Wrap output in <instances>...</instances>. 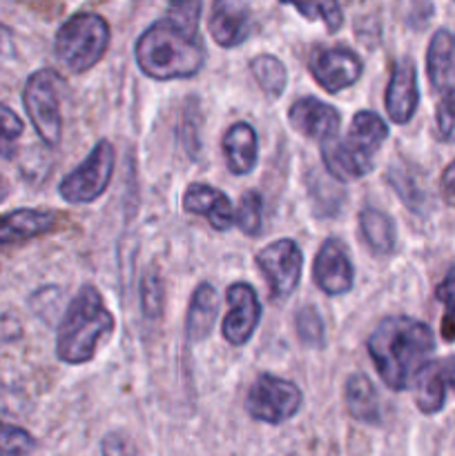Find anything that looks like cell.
Here are the masks:
<instances>
[{
    "mask_svg": "<svg viewBox=\"0 0 455 456\" xmlns=\"http://www.w3.org/2000/svg\"><path fill=\"white\" fill-rule=\"evenodd\" d=\"M435 350L431 328L410 316H388L368 338V354L379 377L391 390L413 386L415 374L428 363Z\"/></svg>",
    "mask_w": 455,
    "mask_h": 456,
    "instance_id": "6da1fadb",
    "label": "cell"
},
{
    "mask_svg": "<svg viewBox=\"0 0 455 456\" xmlns=\"http://www.w3.org/2000/svg\"><path fill=\"white\" fill-rule=\"evenodd\" d=\"M136 62L154 80L192 78L205 62L199 36L181 29L172 18L156 20L136 40Z\"/></svg>",
    "mask_w": 455,
    "mask_h": 456,
    "instance_id": "7a4b0ae2",
    "label": "cell"
},
{
    "mask_svg": "<svg viewBox=\"0 0 455 456\" xmlns=\"http://www.w3.org/2000/svg\"><path fill=\"white\" fill-rule=\"evenodd\" d=\"M114 330V316L92 285L80 288L58 325L56 354L62 363L80 365L92 361L98 341Z\"/></svg>",
    "mask_w": 455,
    "mask_h": 456,
    "instance_id": "3957f363",
    "label": "cell"
},
{
    "mask_svg": "<svg viewBox=\"0 0 455 456\" xmlns=\"http://www.w3.org/2000/svg\"><path fill=\"white\" fill-rule=\"evenodd\" d=\"M110 47V25L103 16L92 12L74 13L62 22L54 38V53L71 74L92 69Z\"/></svg>",
    "mask_w": 455,
    "mask_h": 456,
    "instance_id": "277c9868",
    "label": "cell"
},
{
    "mask_svg": "<svg viewBox=\"0 0 455 456\" xmlns=\"http://www.w3.org/2000/svg\"><path fill=\"white\" fill-rule=\"evenodd\" d=\"M58 76L52 69H38L27 78L22 89V105L34 125L40 141L56 147L62 136L61 94H58Z\"/></svg>",
    "mask_w": 455,
    "mask_h": 456,
    "instance_id": "5b68a950",
    "label": "cell"
},
{
    "mask_svg": "<svg viewBox=\"0 0 455 456\" xmlns=\"http://www.w3.org/2000/svg\"><path fill=\"white\" fill-rule=\"evenodd\" d=\"M114 165L116 151L112 142L98 141L87 159L61 181L58 191H61L62 200L71 205H85L96 200L110 185Z\"/></svg>",
    "mask_w": 455,
    "mask_h": 456,
    "instance_id": "8992f818",
    "label": "cell"
},
{
    "mask_svg": "<svg viewBox=\"0 0 455 456\" xmlns=\"http://www.w3.org/2000/svg\"><path fill=\"white\" fill-rule=\"evenodd\" d=\"M302 390L293 381L261 374L245 396V412L250 419L270 426L290 421L302 408Z\"/></svg>",
    "mask_w": 455,
    "mask_h": 456,
    "instance_id": "52a82bcc",
    "label": "cell"
},
{
    "mask_svg": "<svg viewBox=\"0 0 455 456\" xmlns=\"http://www.w3.org/2000/svg\"><path fill=\"white\" fill-rule=\"evenodd\" d=\"M257 265L268 279L275 298H288L302 281L303 256L293 239H279L257 254Z\"/></svg>",
    "mask_w": 455,
    "mask_h": 456,
    "instance_id": "ba28073f",
    "label": "cell"
},
{
    "mask_svg": "<svg viewBox=\"0 0 455 456\" xmlns=\"http://www.w3.org/2000/svg\"><path fill=\"white\" fill-rule=\"evenodd\" d=\"M310 71L326 92L337 94L361 78L364 62L348 47H319L310 56Z\"/></svg>",
    "mask_w": 455,
    "mask_h": 456,
    "instance_id": "9c48e42d",
    "label": "cell"
},
{
    "mask_svg": "<svg viewBox=\"0 0 455 456\" xmlns=\"http://www.w3.org/2000/svg\"><path fill=\"white\" fill-rule=\"evenodd\" d=\"M228 314L223 319V338L230 346L239 347L252 338L261 321V303L250 283H232L226 292Z\"/></svg>",
    "mask_w": 455,
    "mask_h": 456,
    "instance_id": "30bf717a",
    "label": "cell"
},
{
    "mask_svg": "<svg viewBox=\"0 0 455 456\" xmlns=\"http://www.w3.org/2000/svg\"><path fill=\"white\" fill-rule=\"evenodd\" d=\"M312 276H315L317 288L328 297H342L351 292L355 270L342 240L328 239L321 245L315 256V265H312Z\"/></svg>",
    "mask_w": 455,
    "mask_h": 456,
    "instance_id": "8fae6325",
    "label": "cell"
},
{
    "mask_svg": "<svg viewBox=\"0 0 455 456\" xmlns=\"http://www.w3.org/2000/svg\"><path fill=\"white\" fill-rule=\"evenodd\" d=\"M373 156L370 151L357 147L351 138L339 141L337 136H330L321 141V159L326 169L342 183L366 176L373 169Z\"/></svg>",
    "mask_w": 455,
    "mask_h": 456,
    "instance_id": "7c38bea8",
    "label": "cell"
},
{
    "mask_svg": "<svg viewBox=\"0 0 455 456\" xmlns=\"http://www.w3.org/2000/svg\"><path fill=\"white\" fill-rule=\"evenodd\" d=\"M419 105L418 71L410 58H401L393 67L391 80L386 87V111L388 118L397 125H404L413 118Z\"/></svg>",
    "mask_w": 455,
    "mask_h": 456,
    "instance_id": "4fadbf2b",
    "label": "cell"
},
{
    "mask_svg": "<svg viewBox=\"0 0 455 456\" xmlns=\"http://www.w3.org/2000/svg\"><path fill=\"white\" fill-rule=\"evenodd\" d=\"M288 118L297 132H302L308 138H319V141L337 136L339 123H342L339 111L333 105L317 101L312 96L294 101L288 110Z\"/></svg>",
    "mask_w": 455,
    "mask_h": 456,
    "instance_id": "5bb4252c",
    "label": "cell"
},
{
    "mask_svg": "<svg viewBox=\"0 0 455 456\" xmlns=\"http://www.w3.org/2000/svg\"><path fill=\"white\" fill-rule=\"evenodd\" d=\"M183 209L187 214L208 218L214 230L223 232L235 225V208H232L230 199L221 190L203 185V183H194L187 187L183 194Z\"/></svg>",
    "mask_w": 455,
    "mask_h": 456,
    "instance_id": "9a60e30c",
    "label": "cell"
},
{
    "mask_svg": "<svg viewBox=\"0 0 455 456\" xmlns=\"http://www.w3.org/2000/svg\"><path fill=\"white\" fill-rule=\"evenodd\" d=\"M54 225H56V214L45 212V209L21 208L0 214V248L38 239V236L52 232Z\"/></svg>",
    "mask_w": 455,
    "mask_h": 456,
    "instance_id": "2e32d148",
    "label": "cell"
},
{
    "mask_svg": "<svg viewBox=\"0 0 455 456\" xmlns=\"http://www.w3.org/2000/svg\"><path fill=\"white\" fill-rule=\"evenodd\" d=\"M210 34L221 47H239L250 34V13L236 0H214L210 13Z\"/></svg>",
    "mask_w": 455,
    "mask_h": 456,
    "instance_id": "e0dca14e",
    "label": "cell"
},
{
    "mask_svg": "<svg viewBox=\"0 0 455 456\" xmlns=\"http://www.w3.org/2000/svg\"><path fill=\"white\" fill-rule=\"evenodd\" d=\"M223 154L228 169L236 176H244L254 169L259 160L257 132L248 123H235L223 136Z\"/></svg>",
    "mask_w": 455,
    "mask_h": 456,
    "instance_id": "ac0fdd59",
    "label": "cell"
},
{
    "mask_svg": "<svg viewBox=\"0 0 455 456\" xmlns=\"http://www.w3.org/2000/svg\"><path fill=\"white\" fill-rule=\"evenodd\" d=\"M219 314V294L210 283H201L194 289L186 319V332L190 341H203L217 321Z\"/></svg>",
    "mask_w": 455,
    "mask_h": 456,
    "instance_id": "d6986e66",
    "label": "cell"
},
{
    "mask_svg": "<svg viewBox=\"0 0 455 456\" xmlns=\"http://www.w3.org/2000/svg\"><path fill=\"white\" fill-rule=\"evenodd\" d=\"M428 80L435 89H444L455 71V34L449 29H437L428 43L426 53Z\"/></svg>",
    "mask_w": 455,
    "mask_h": 456,
    "instance_id": "ffe728a7",
    "label": "cell"
},
{
    "mask_svg": "<svg viewBox=\"0 0 455 456\" xmlns=\"http://www.w3.org/2000/svg\"><path fill=\"white\" fill-rule=\"evenodd\" d=\"M343 396H346L348 412L361 423H379L382 419V405H379V395L375 390L373 381L364 374H352L348 377L346 387H343Z\"/></svg>",
    "mask_w": 455,
    "mask_h": 456,
    "instance_id": "44dd1931",
    "label": "cell"
},
{
    "mask_svg": "<svg viewBox=\"0 0 455 456\" xmlns=\"http://www.w3.org/2000/svg\"><path fill=\"white\" fill-rule=\"evenodd\" d=\"M360 232L364 243L368 245L375 256H388L393 254L397 243L395 225L388 214L379 212L377 208H364L360 214Z\"/></svg>",
    "mask_w": 455,
    "mask_h": 456,
    "instance_id": "7402d4cb",
    "label": "cell"
},
{
    "mask_svg": "<svg viewBox=\"0 0 455 456\" xmlns=\"http://www.w3.org/2000/svg\"><path fill=\"white\" fill-rule=\"evenodd\" d=\"M413 390H415V403H418L419 412L435 414L444 408L446 390H449V387H446L435 361L424 363L422 370L415 374Z\"/></svg>",
    "mask_w": 455,
    "mask_h": 456,
    "instance_id": "603a6c76",
    "label": "cell"
},
{
    "mask_svg": "<svg viewBox=\"0 0 455 456\" xmlns=\"http://www.w3.org/2000/svg\"><path fill=\"white\" fill-rule=\"evenodd\" d=\"M348 138L357 147L375 154L388 138V125L375 111H357L351 120Z\"/></svg>",
    "mask_w": 455,
    "mask_h": 456,
    "instance_id": "cb8c5ba5",
    "label": "cell"
},
{
    "mask_svg": "<svg viewBox=\"0 0 455 456\" xmlns=\"http://www.w3.org/2000/svg\"><path fill=\"white\" fill-rule=\"evenodd\" d=\"M250 69H252V76L268 98H279L284 94L285 83H288V71L279 58L261 53V56L252 58Z\"/></svg>",
    "mask_w": 455,
    "mask_h": 456,
    "instance_id": "d4e9b609",
    "label": "cell"
},
{
    "mask_svg": "<svg viewBox=\"0 0 455 456\" xmlns=\"http://www.w3.org/2000/svg\"><path fill=\"white\" fill-rule=\"evenodd\" d=\"M297 9L306 20H321L330 34L342 29L343 13L339 7V0H279Z\"/></svg>",
    "mask_w": 455,
    "mask_h": 456,
    "instance_id": "484cf974",
    "label": "cell"
},
{
    "mask_svg": "<svg viewBox=\"0 0 455 456\" xmlns=\"http://www.w3.org/2000/svg\"><path fill=\"white\" fill-rule=\"evenodd\" d=\"M261 221H263V199L259 191L250 190L241 196L239 208L235 212V223L239 230L248 236L261 234Z\"/></svg>",
    "mask_w": 455,
    "mask_h": 456,
    "instance_id": "4316f807",
    "label": "cell"
},
{
    "mask_svg": "<svg viewBox=\"0 0 455 456\" xmlns=\"http://www.w3.org/2000/svg\"><path fill=\"white\" fill-rule=\"evenodd\" d=\"M25 125L18 118L16 111L0 102V156L3 159H13L18 151V141H21Z\"/></svg>",
    "mask_w": 455,
    "mask_h": 456,
    "instance_id": "83f0119b",
    "label": "cell"
},
{
    "mask_svg": "<svg viewBox=\"0 0 455 456\" xmlns=\"http://www.w3.org/2000/svg\"><path fill=\"white\" fill-rule=\"evenodd\" d=\"M437 301L444 305V316H442V338L446 343L455 341V270L437 285L435 289Z\"/></svg>",
    "mask_w": 455,
    "mask_h": 456,
    "instance_id": "f1b7e54d",
    "label": "cell"
},
{
    "mask_svg": "<svg viewBox=\"0 0 455 456\" xmlns=\"http://www.w3.org/2000/svg\"><path fill=\"white\" fill-rule=\"evenodd\" d=\"M294 325H297V337L303 346L319 347L324 343V321L315 307H302L294 316Z\"/></svg>",
    "mask_w": 455,
    "mask_h": 456,
    "instance_id": "f546056e",
    "label": "cell"
},
{
    "mask_svg": "<svg viewBox=\"0 0 455 456\" xmlns=\"http://www.w3.org/2000/svg\"><path fill=\"white\" fill-rule=\"evenodd\" d=\"M141 310L147 319H159L163 312V283L159 272L147 270L141 283Z\"/></svg>",
    "mask_w": 455,
    "mask_h": 456,
    "instance_id": "4dcf8cb0",
    "label": "cell"
},
{
    "mask_svg": "<svg viewBox=\"0 0 455 456\" xmlns=\"http://www.w3.org/2000/svg\"><path fill=\"white\" fill-rule=\"evenodd\" d=\"M31 450H36V441L29 432L0 421V454H29Z\"/></svg>",
    "mask_w": 455,
    "mask_h": 456,
    "instance_id": "1f68e13d",
    "label": "cell"
},
{
    "mask_svg": "<svg viewBox=\"0 0 455 456\" xmlns=\"http://www.w3.org/2000/svg\"><path fill=\"white\" fill-rule=\"evenodd\" d=\"M170 7V18L177 22L181 29L196 34L199 29V18H201V7H203V0H168Z\"/></svg>",
    "mask_w": 455,
    "mask_h": 456,
    "instance_id": "d6a6232c",
    "label": "cell"
},
{
    "mask_svg": "<svg viewBox=\"0 0 455 456\" xmlns=\"http://www.w3.org/2000/svg\"><path fill=\"white\" fill-rule=\"evenodd\" d=\"M435 123H437V134H440L442 141L453 142L455 141V87L446 89L442 101L437 102Z\"/></svg>",
    "mask_w": 455,
    "mask_h": 456,
    "instance_id": "836d02e7",
    "label": "cell"
},
{
    "mask_svg": "<svg viewBox=\"0 0 455 456\" xmlns=\"http://www.w3.org/2000/svg\"><path fill=\"white\" fill-rule=\"evenodd\" d=\"M16 58V40H13V31L7 25L0 22V69H3L7 62H12Z\"/></svg>",
    "mask_w": 455,
    "mask_h": 456,
    "instance_id": "e575fe53",
    "label": "cell"
},
{
    "mask_svg": "<svg viewBox=\"0 0 455 456\" xmlns=\"http://www.w3.org/2000/svg\"><path fill=\"white\" fill-rule=\"evenodd\" d=\"M440 185H442V196H444L446 203L455 208V160H451V163L446 165L444 172H442Z\"/></svg>",
    "mask_w": 455,
    "mask_h": 456,
    "instance_id": "d590c367",
    "label": "cell"
},
{
    "mask_svg": "<svg viewBox=\"0 0 455 456\" xmlns=\"http://www.w3.org/2000/svg\"><path fill=\"white\" fill-rule=\"evenodd\" d=\"M435 363H437V370H440L442 379H444L446 387H453L455 390V354L435 361Z\"/></svg>",
    "mask_w": 455,
    "mask_h": 456,
    "instance_id": "8d00e7d4",
    "label": "cell"
},
{
    "mask_svg": "<svg viewBox=\"0 0 455 456\" xmlns=\"http://www.w3.org/2000/svg\"><path fill=\"white\" fill-rule=\"evenodd\" d=\"M9 196V183L4 181V176H0V203Z\"/></svg>",
    "mask_w": 455,
    "mask_h": 456,
    "instance_id": "74e56055",
    "label": "cell"
}]
</instances>
